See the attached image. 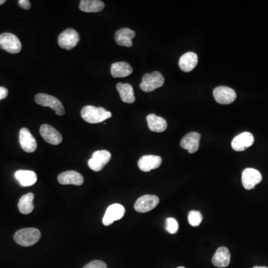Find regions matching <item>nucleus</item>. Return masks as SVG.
I'll return each mask as SVG.
<instances>
[{"mask_svg": "<svg viewBox=\"0 0 268 268\" xmlns=\"http://www.w3.org/2000/svg\"><path fill=\"white\" fill-rule=\"evenodd\" d=\"M80 113H81L82 119L90 124H97L105 122L112 116V113L105 108H96L91 105L84 107L81 110Z\"/></svg>", "mask_w": 268, "mask_h": 268, "instance_id": "f257e3e1", "label": "nucleus"}, {"mask_svg": "<svg viewBox=\"0 0 268 268\" xmlns=\"http://www.w3.org/2000/svg\"><path fill=\"white\" fill-rule=\"evenodd\" d=\"M41 233L36 228L22 229L15 235V240L19 245L29 247L34 245L40 240Z\"/></svg>", "mask_w": 268, "mask_h": 268, "instance_id": "f03ea898", "label": "nucleus"}, {"mask_svg": "<svg viewBox=\"0 0 268 268\" xmlns=\"http://www.w3.org/2000/svg\"><path fill=\"white\" fill-rule=\"evenodd\" d=\"M165 82L163 76L159 72H154L151 74H145L143 76L142 81L140 87L142 91L151 93L156 89L162 87Z\"/></svg>", "mask_w": 268, "mask_h": 268, "instance_id": "7ed1b4c3", "label": "nucleus"}, {"mask_svg": "<svg viewBox=\"0 0 268 268\" xmlns=\"http://www.w3.org/2000/svg\"><path fill=\"white\" fill-rule=\"evenodd\" d=\"M35 101L37 105L40 106L51 108L58 116H63L65 114V110L62 103L52 95L45 94H37L35 96Z\"/></svg>", "mask_w": 268, "mask_h": 268, "instance_id": "20e7f679", "label": "nucleus"}, {"mask_svg": "<svg viewBox=\"0 0 268 268\" xmlns=\"http://www.w3.org/2000/svg\"><path fill=\"white\" fill-rule=\"evenodd\" d=\"M0 47L11 54H17L22 49V44L17 37L12 33L0 34Z\"/></svg>", "mask_w": 268, "mask_h": 268, "instance_id": "39448f33", "label": "nucleus"}, {"mask_svg": "<svg viewBox=\"0 0 268 268\" xmlns=\"http://www.w3.org/2000/svg\"><path fill=\"white\" fill-rule=\"evenodd\" d=\"M80 40L79 33L75 29H68L63 31L58 37V45L66 50L73 49Z\"/></svg>", "mask_w": 268, "mask_h": 268, "instance_id": "423d86ee", "label": "nucleus"}, {"mask_svg": "<svg viewBox=\"0 0 268 268\" xmlns=\"http://www.w3.org/2000/svg\"><path fill=\"white\" fill-rule=\"evenodd\" d=\"M111 159V154L106 150L97 151L94 153L89 160L88 166L94 172H99L106 166Z\"/></svg>", "mask_w": 268, "mask_h": 268, "instance_id": "0eeeda50", "label": "nucleus"}, {"mask_svg": "<svg viewBox=\"0 0 268 268\" xmlns=\"http://www.w3.org/2000/svg\"><path fill=\"white\" fill-rule=\"evenodd\" d=\"M159 203V199L158 196L146 194L142 196L136 201L134 209L140 213H145L154 209Z\"/></svg>", "mask_w": 268, "mask_h": 268, "instance_id": "6e6552de", "label": "nucleus"}, {"mask_svg": "<svg viewBox=\"0 0 268 268\" xmlns=\"http://www.w3.org/2000/svg\"><path fill=\"white\" fill-rule=\"evenodd\" d=\"M213 96L221 105H230L236 99L237 95L233 89L220 86L214 90Z\"/></svg>", "mask_w": 268, "mask_h": 268, "instance_id": "1a4fd4ad", "label": "nucleus"}, {"mask_svg": "<svg viewBox=\"0 0 268 268\" xmlns=\"http://www.w3.org/2000/svg\"><path fill=\"white\" fill-rule=\"evenodd\" d=\"M126 213V209L119 204H112L107 209L105 216L103 218V224L110 226L113 222L120 220Z\"/></svg>", "mask_w": 268, "mask_h": 268, "instance_id": "9d476101", "label": "nucleus"}, {"mask_svg": "<svg viewBox=\"0 0 268 268\" xmlns=\"http://www.w3.org/2000/svg\"><path fill=\"white\" fill-rule=\"evenodd\" d=\"M241 180H242V185L244 189L247 190L252 189L256 185L262 181V173L256 169H251V168L246 169L242 172Z\"/></svg>", "mask_w": 268, "mask_h": 268, "instance_id": "9b49d317", "label": "nucleus"}, {"mask_svg": "<svg viewBox=\"0 0 268 268\" xmlns=\"http://www.w3.org/2000/svg\"><path fill=\"white\" fill-rule=\"evenodd\" d=\"M253 142L254 137L252 133L249 132H244L233 139L231 145L234 151H243L252 146Z\"/></svg>", "mask_w": 268, "mask_h": 268, "instance_id": "f8f14e48", "label": "nucleus"}, {"mask_svg": "<svg viewBox=\"0 0 268 268\" xmlns=\"http://www.w3.org/2000/svg\"><path fill=\"white\" fill-rule=\"evenodd\" d=\"M40 133L44 140L51 145H58L62 142V136L61 133L49 125H43L40 127Z\"/></svg>", "mask_w": 268, "mask_h": 268, "instance_id": "ddd939ff", "label": "nucleus"}, {"mask_svg": "<svg viewBox=\"0 0 268 268\" xmlns=\"http://www.w3.org/2000/svg\"><path fill=\"white\" fill-rule=\"evenodd\" d=\"M19 144L23 151L27 153H33L37 149V142L27 128H22L19 130Z\"/></svg>", "mask_w": 268, "mask_h": 268, "instance_id": "4468645a", "label": "nucleus"}, {"mask_svg": "<svg viewBox=\"0 0 268 268\" xmlns=\"http://www.w3.org/2000/svg\"><path fill=\"white\" fill-rule=\"evenodd\" d=\"M201 136L197 132H191L185 136L180 142V146L187 150L189 154H194L198 151Z\"/></svg>", "mask_w": 268, "mask_h": 268, "instance_id": "2eb2a0df", "label": "nucleus"}, {"mask_svg": "<svg viewBox=\"0 0 268 268\" xmlns=\"http://www.w3.org/2000/svg\"><path fill=\"white\" fill-rule=\"evenodd\" d=\"M160 157L156 155H145L142 157L138 162V166L142 172H148L153 169H158L162 164Z\"/></svg>", "mask_w": 268, "mask_h": 268, "instance_id": "dca6fc26", "label": "nucleus"}, {"mask_svg": "<svg viewBox=\"0 0 268 268\" xmlns=\"http://www.w3.org/2000/svg\"><path fill=\"white\" fill-rule=\"evenodd\" d=\"M58 182L62 185H76L81 186L84 183V177L79 172L67 171L59 174Z\"/></svg>", "mask_w": 268, "mask_h": 268, "instance_id": "f3484780", "label": "nucleus"}, {"mask_svg": "<svg viewBox=\"0 0 268 268\" xmlns=\"http://www.w3.org/2000/svg\"><path fill=\"white\" fill-rule=\"evenodd\" d=\"M135 35L134 31L128 28H123L116 32L115 34V40L116 44L121 47H131L133 46L132 39L134 38Z\"/></svg>", "mask_w": 268, "mask_h": 268, "instance_id": "a211bd4d", "label": "nucleus"}, {"mask_svg": "<svg viewBox=\"0 0 268 268\" xmlns=\"http://www.w3.org/2000/svg\"><path fill=\"white\" fill-rule=\"evenodd\" d=\"M230 251L226 247H219L217 251L215 252L213 258H212V264L217 268H226L228 267L230 263Z\"/></svg>", "mask_w": 268, "mask_h": 268, "instance_id": "6ab92c4d", "label": "nucleus"}, {"mask_svg": "<svg viewBox=\"0 0 268 268\" xmlns=\"http://www.w3.org/2000/svg\"><path fill=\"white\" fill-rule=\"evenodd\" d=\"M198 63V57L194 52H187L180 58L179 66L181 70L186 73L192 71Z\"/></svg>", "mask_w": 268, "mask_h": 268, "instance_id": "aec40b11", "label": "nucleus"}, {"mask_svg": "<svg viewBox=\"0 0 268 268\" xmlns=\"http://www.w3.org/2000/svg\"><path fill=\"white\" fill-rule=\"evenodd\" d=\"M15 178L19 181L22 187L33 186L37 182V177L33 171L19 170L15 173Z\"/></svg>", "mask_w": 268, "mask_h": 268, "instance_id": "412c9836", "label": "nucleus"}, {"mask_svg": "<svg viewBox=\"0 0 268 268\" xmlns=\"http://www.w3.org/2000/svg\"><path fill=\"white\" fill-rule=\"evenodd\" d=\"M147 122L151 131L162 133L167 129L168 124L166 119L153 113L147 116Z\"/></svg>", "mask_w": 268, "mask_h": 268, "instance_id": "4be33fe9", "label": "nucleus"}, {"mask_svg": "<svg viewBox=\"0 0 268 268\" xmlns=\"http://www.w3.org/2000/svg\"><path fill=\"white\" fill-rule=\"evenodd\" d=\"M110 73L113 78L127 77L133 73V68L126 62H117L112 63Z\"/></svg>", "mask_w": 268, "mask_h": 268, "instance_id": "5701e85b", "label": "nucleus"}, {"mask_svg": "<svg viewBox=\"0 0 268 268\" xmlns=\"http://www.w3.org/2000/svg\"><path fill=\"white\" fill-rule=\"evenodd\" d=\"M105 8V3L100 0H81L79 5L80 11L87 13H97Z\"/></svg>", "mask_w": 268, "mask_h": 268, "instance_id": "b1692460", "label": "nucleus"}, {"mask_svg": "<svg viewBox=\"0 0 268 268\" xmlns=\"http://www.w3.org/2000/svg\"><path fill=\"white\" fill-rule=\"evenodd\" d=\"M116 89L120 95L121 99L123 102L132 104L135 102L136 98L134 95L133 87L129 84L119 83L116 85Z\"/></svg>", "mask_w": 268, "mask_h": 268, "instance_id": "393cba45", "label": "nucleus"}, {"mask_svg": "<svg viewBox=\"0 0 268 268\" xmlns=\"http://www.w3.org/2000/svg\"><path fill=\"white\" fill-rule=\"evenodd\" d=\"M34 198V195L33 193H28L23 195L18 203L19 212L23 215H28L32 212L34 209V204H33Z\"/></svg>", "mask_w": 268, "mask_h": 268, "instance_id": "a878e982", "label": "nucleus"}, {"mask_svg": "<svg viewBox=\"0 0 268 268\" xmlns=\"http://www.w3.org/2000/svg\"><path fill=\"white\" fill-rule=\"evenodd\" d=\"M188 221L191 226H198L203 221V215L198 211H191L189 214Z\"/></svg>", "mask_w": 268, "mask_h": 268, "instance_id": "bb28decb", "label": "nucleus"}, {"mask_svg": "<svg viewBox=\"0 0 268 268\" xmlns=\"http://www.w3.org/2000/svg\"><path fill=\"white\" fill-rule=\"evenodd\" d=\"M166 229L168 233H170V234L177 233L179 229L178 222L173 218H169L166 220Z\"/></svg>", "mask_w": 268, "mask_h": 268, "instance_id": "cd10ccee", "label": "nucleus"}, {"mask_svg": "<svg viewBox=\"0 0 268 268\" xmlns=\"http://www.w3.org/2000/svg\"><path fill=\"white\" fill-rule=\"evenodd\" d=\"M84 268H108L106 263L100 260L93 261L84 266Z\"/></svg>", "mask_w": 268, "mask_h": 268, "instance_id": "c85d7f7f", "label": "nucleus"}, {"mask_svg": "<svg viewBox=\"0 0 268 268\" xmlns=\"http://www.w3.org/2000/svg\"><path fill=\"white\" fill-rule=\"evenodd\" d=\"M18 4L23 9L29 10L31 8V2L29 0H19Z\"/></svg>", "mask_w": 268, "mask_h": 268, "instance_id": "c756f323", "label": "nucleus"}, {"mask_svg": "<svg viewBox=\"0 0 268 268\" xmlns=\"http://www.w3.org/2000/svg\"><path fill=\"white\" fill-rule=\"evenodd\" d=\"M8 95V89L5 87H0V101L5 99Z\"/></svg>", "mask_w": 268, "mask_h": 268, "instance_id": "7c9ffc66", "label": "nucleus"}, {"mask_svg": "<svg viewBox=\"0 0 268 268\" xmlns=\"http://www.w3.org/2000/svg\"><path fill=\"white\" fill-rule=\"evenodd\" d=\"M5 0H0V5H3L4 3H5Z\"/></svg>", "mask_w": 268, "mask_h": 268, "instance_id": "2f4dec72", "label": "nucleus"}, {"mask_svg": "<svg viewBox=\"0 0 268 268\" xmlns=\"http://www.w3.org/2000/svg\"><path fill=\"white\" fill-rule=\"evenodd\" d=\"M253 268H267V267H259V266H255V267H254Z\"/></svg>", "mask_w": 268, "mask_h": 268, "instance_id": "473e14b6", "label": "nucleus"}, {"mask_svg": "<svg viewBox=\"0 0 268 268\" xmlns=\"http://www.w3.org/2000/svg\"><path fill=\"white\" fill-rule=\"evenodd\" d=\"M184 268V267H178V268Z\"/></svg>", "mask_w": 268, "mask_h": 268, "instance_id": "72a5a7b5", "label": "nucleus"}]
</instances>
